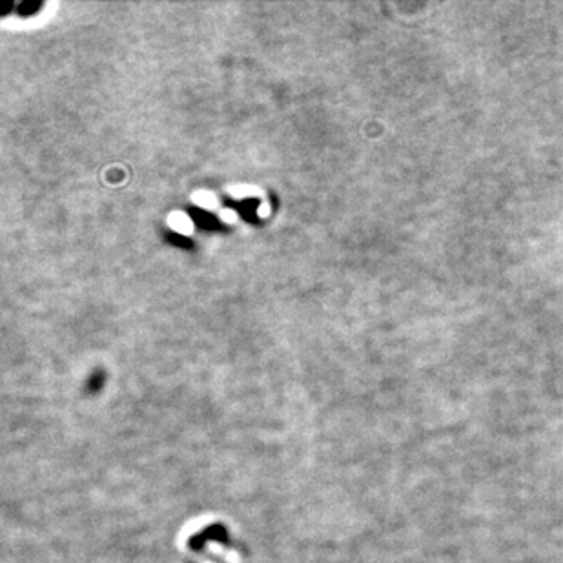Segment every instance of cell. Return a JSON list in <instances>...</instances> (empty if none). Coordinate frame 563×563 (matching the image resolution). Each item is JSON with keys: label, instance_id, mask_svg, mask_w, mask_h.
Here are the masks:
<instances>
[{"label": "cell", "instance_id": "6da1fadb", "mask_svg": "<svg viewBox=\"0 0 563 563\" xmlns=\"http://www.w3.org/2000/svg\"><path fill=\"white\" fill-rule=\"evenodd\" d=\"M168 224H170L175 232H179V234H192L193 230L192 219L188 217L186 213L183 212L170 213V215H168Z\"/></svg>", "mask_w": 563, "mask_h": 563}, {"label": "cell", "instance_id": "7a4b0ae2", "mask_svg": "<svg viewBox=\"0 0 563 563\" xmlns=\"http://www.w3.org/2000/svg\"><path fill=\"white\" fill-rule=\"evenodd\" d=\"M192 201L197 204V206L206 210H213L217 206V197H215L212 192H208V190H199V192H195L192 195Z\"/></svg>", "mask_w": 563, "mask_h": 563}, {"label": "cell", "instance_id": "3957f363", "mask_svg": "<svg viewBox=\"0 0 563 563\" xmlns=\"http://www.w3.org/2000/svg\"><path fill=\"white\" fill-rule=\"evenodd\" d=\"M230 195H234L237 199L254 197V195H261V190L255 186H248V184H239V186L230 188Z\"/></svg>", "mask_w": 563, "mask_h": 563}, {"label": "cell", "instance_id": "277c9868", "mask_svg": "<svg viewBox=\"0 0 563 563\" xmlns=\"http://www.w3.org/2000/svg\"><path fill=\"white\" fill-rule=\"evenodd\" d=\"M237 212H235V210H230V208H224V210H221V219H223L224 223H228V224H234L235 221H237Z\"/></svg>", "mask_w": 563, "mask_h": 563}, {"label": "cell", "instance_id": "5b68a950", "mask_svg": "<svg viewBox=\"0 0 563 563\" xmlns=\"http://www.w3.org/2000/svg\"><path fill=\"white\" fill-rule=\"evenodd\" d=\"M257 213H259V217H266V215H268V213H270L268 203H263V204H261V206H259V210H257Z\"/></svg>", "mask_w": 563, "mask_h": 563}]
</instances>
